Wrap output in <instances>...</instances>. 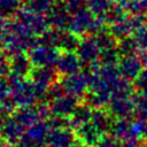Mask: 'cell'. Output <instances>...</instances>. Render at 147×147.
Instances as JSON below:
<instances>
[{
	"label": "cell",
	"mask_w": 147,
	"mask_h": 147,
	"mask_svg": "<svg viewBox=\"0 0 147 147\" xmlns=\"http://www.w3.org/2000/svg\"><path fill=\"white\" fill-rule=\"evenodd\" d=\"M90 1L93 5V7L99 10H103V9L108 8L110 5V0H90Z\"/></svg>",
	"instance_id": "obj_4"
},
{
	"label": "cell",
	"mask_w": 147,
	"mask_h": 147,
	"mask_svg": "<svg viewBox=\"0 0 147 147\" xmlns=\"http://www.w3.org/2000/svg\"><path fill=\"white\" fill-rule=\"evenodd\" d=\"M133 40L139 51L147 48V25H141L134 31Z\"/></svg>",
	"instance_id": "obj_2"
},
{
	"label": "cell",
	"mask_w": 147,
	"mask_h": 147,
	"mask_svg": "<svg viewBox=\"0 0 147 147\" xmlns=\"http://www.w3.org/2000/svg\"><path fill=\"white\" fill-rule=\"evenodd\" d=\"M123 1H125V2H127V0H123Z\"/></svg>",
	"instance_id": "obj_8"
},
{
	"label": "cell",
	"mask_w": 147,
	"mask_h": 147,
	"mask_svg": "<svg viewBox=\"0 0 147 147\" xmlns=\"http://www.w3.org/2000/svg\"><path fill=\"white\" fill-rule=\"evenodd\" d=\"M138 55H139V57H140L142 64L147 67V48H145V49H140Z\"/></svg>",
	"instance_id": "obj_5"
},
{
	"label": "cell",
	"mask_w": 147,
	"mask_h": 147,
	"mask_svg": "<svg viewBox=\"0 0 147 147\" xmlns=\"http://www.w3.org/2000/svg\"><path fill=\"white\" fill-rule=\"evenodd\" d=\"M142 62L139 57V55H133L130 54L127 55L123 61H122V74L126 77V78H137L139 76V74L142 70Z\"/></svg>",
	"instance_id": "obj_1"
},
{
	"label": "cell",
	"mask_w": 147,
	"mask_h": 147,
	"mask_svg": "<svg viewBox=\"0 0 147 147\" xmlns=\"http://www.w3.org/2000/svg\"><path fill=\"white\" fill-rule=\"evenodd\" d=\"M136 87L139 94L147 96V67L142 69L139 76L136 78Z\"/></svg>",
	"instance_id": "obj_3"
},
{
	"label": "cell",
	"mask_w": 147,
	"mask_h": 147,
	"mask_svg": "<svg viewBox=\"0 0 147 147\" xmlns=\"http://www.w3.org/2000/svg\"><path fill=\"white\" fill-rule=\"evenodd\" d=\"M145 17H146V24H147V13H146V15H145Z\"/></svg>",
	"instance_id": "obj_6"
},
{
	"label": "cell",
	"mask_w": 147,
	"mask_h": 147,
	"mask_svg": "<svg viewBox=\"0 0 147 147\" xmlns=\"http://www.w3.org/2000/svg\"><path fill=\"white\" fill-rule=\"evenodd\" d=\"M144 147H147V144H146V145H145V146H144Z\"/></svg>",
	"instance_id": "obj_7"
}]
</instances>
